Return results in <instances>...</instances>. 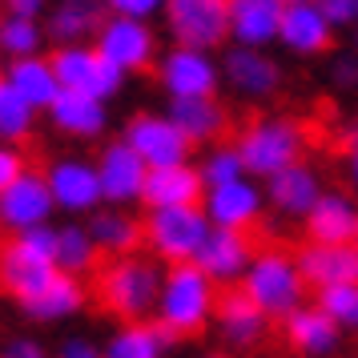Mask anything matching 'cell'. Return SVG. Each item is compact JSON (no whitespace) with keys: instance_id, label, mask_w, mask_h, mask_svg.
Segmentation results:
<instances>
[{"instance_id":"obj_9","label":"cell","mask_w":358,"mask_h":358,"mask_svg":"<svg viewBox=\"0 0 358 358\" xmlns=\"http://www.w3.org/2000/svg\"><path fill=\"white\" fill-rule=\"evenodd\" d=\"M157 85L165 89L169 101L181 97H217L222 85V61L206 49H189V45H173L169 52L157 57Z\"/></svg>"},{"instance_id":"obj_39","label":"cell","mask_w":358,"mask_h":358,"mask_svg":"<svg viewBox=\"0 0 358 358\" xmlns=\"http://www.w3.org/2000/svg\"><path fill=\"white\" fill-rule=\"evenodd\" d=\"M334 33H358V0H318Z\"/></svg>"},{"instance_id":"obj_7","label":"cell","mask_w":358,"mask_h":358,"mask_svg":"<svg viewBox=\"0 0 358 358\" xmlns=\"http://www.w3.org/2000/svg\"><path fill=\"white\" fill-rule=\"evenodd\" d=\"M52 69H57V81L61 89H73V93H89L97 101H113L121 97L125 89V73L105 57V52L85 41V45H57L49 52Z\"/></svg>"},{"instance_id":"obj_17","label":"cell","mask_w":358,"mask_h":358,"mask_svg":"<svg viewBox=\"0 0 358 358\" xmlns=\"http://www.w3.org/2000/svg\"><path fill=\"white\" fill-rule=\"evenodd\" d=\"M213 326L226 346L234 350H254L266 342V330H270V318L258 310V302L242 290V286H229L222 298H217V314H213Z\"/></svg>"},{"instance_id":"obj_32","label":"cell","mask_w":358,"mask_h":358,"mask_svg":"<svg viewBox=\"0 0 358 358\" xmlns=\"http://www.w3.org/2000/svg\"><path fill=\"white\" fill-rule=\"evenodd\" d=\"M169 342L173 338L149 318V322H121L101 350H105V358H165Z\"/></svg>"},{"instance_id":"obj_20","label":"cell","mask_w":358,"mask_h":358,"mask_svg":"<svg viewBox=\"0 0 358 358\" xmlns=\"http://www.w3.org/2000/svg\"><path fill=\"white\" fill-rule=\"evenodd\" d=\"M49 125L69 141H101L109 129V101H97L89 93L61 89V97L49 105Z\"/></svg>"},{"instance_id":"obj_46","label":"cell","mask_w":358,"mask_h":358,"mask_svg":"<svg viewBox=\"0 0 358 358\" xmlns=\"http://www.w3.org/2000/svg\"><path fill=\"white\" fill-rule=\"evenodd\" d=\"M0 81H4V57H0Z\"/></svg>"},{"instance_id":"obj_28","label":"cell","mask_w":358,"mask_h":358,"mask_svg":"<svg viewBox=\"0 0 358 358\" xmlns=\"http://www.w3.org/2000/svg\"><path fill=\"white\" fill-rule=\"evenodd\" d=\"M85 226H89V234H93L101 258L137 254V250L145 245V226H141V217H137L133 210H125V206H101Z\"/></svg>"},{"instance_id":"obj_36","label":"cell","mask_w":358,"mask_h":358,"mask_svg":"<svg viewBox=\"0 0 358 358\" xmlns=\"http://www.w3.org/2000/svg\"><path fill=\"white\" fill-rule=\"evenodd\" d=\"M197 173H201V185L206 189H217V185H226V181H238V178H250L245 173V162L242 153H238V145L234 141H217V145L206 149V157H201V165H197Z\"/></svg>"},{"instance_id":"obj_48","label":"cell","mask_w":358,"mask_h":358,"mask_svg":"<svg viewBox=\"0 0 358 358\" xmlns=\"http://www.w3.org/2000/svg\"><path fill=\"white\" fill-rule=\"evenodd\" d=\"M0 20H4V4H0Z\"/></svg>"},{"instance_id":"obj_44","label":"cell","mask_w":358,"mask_h":358,"mask_svg":"<svg viewBox=\"0 0 358 358\" xmlns=\"http://www.w3.org/2000/svg\"><path fill=\"white\" fill-rule=\"evenodd\" d=\"M8 17H29V20H41L45 13L52 8V0H0Z\"/></svg>"},{"instance_id":"obj_30","label":"cell","mask_w":358,"mask_h":358,"mask_svg":"<svg viewBox=\"0 0 358 358\" xmlns=\"http://www.w3.org/2000/svg\"><path fill=\"white\" fill-rule=\"evenodd\" d=\"M206 185L197 165H162V169H149L145 178V197L141 206L145 210H165V206H201Z\"/></svg>"},{"instance_id":"obj_21","label":"cell","mask_w":358,"mask_h":358,"mask_svg":"<svg viewBox=\"0 0 358 358\" xmlns=\"http://www.w3.org/2000/svg\"><path fill=\"white\" fill-rule=\"evenodd\" d=\"M254 254H258V250H254V242H250L245 229H213L194 262L217 282V286H242V278H245V270H250Z\"/></svg>"},{"instance_id":"obj_38","label":"cell","mask_w":358,"mask_h":358,"mask_svg":"<svg viewBox=\"0 0 358 358\" xmlns=\"http://www.w3.org/2000/svg\"><path fill=\"white\" fill-rule=\"evenodd\" d=\"M169 0H105L109 17H129V20H157L165 17Z\"/></svg>"},{"instance_id":"obj_5","label":"cell","mask_w":358,"mask_h":358,"mask_svg":"<svg viewBox=\"0 0 358 358\" xmlns=\"http://www.w3.org/2000/svg\"><path fill=\"white\" fill-rule=\"evenodd\" d=\"M57 270V226H36L24 234H8V242L0 245V290L13 294L17 302L33 298L45 290Z\"/></svg>"},{"instance_id":"obj_25","label":"cell","mask_w":358,"mask_h":358,"mask_svg":"<svg viewBox=\"0 0 358 358\" xmlns=\"http://www.w3.org/2000/svg\"><path fill=\"white\" fill-rule=\"evenodd\" d=\"M89 302V290H85L81 278L73 274H57L45 286V290H36L33 298H24L20 302V314L36 326H57V322H69V318H77Z\"/></svg>"},{"instance_id":"obj_14","label":"cell","mask_w":358,"mask_h":358,"mask_svg":"<svg viewBox=\"0 0 358 358\" xmlns=\"http://www.w3.org/2000/svg\"><path fill=\"white\" fill-rule=\"evenodd\" d=\"M57 201L45 181V169H24L4 194H0V229L4 234H24V229L49 226Z\"/></svg>"},{"instance_id":"obj_19","label":"cell","mask_w":358,"mask_h":358,"mask_svg":"<svg viewBox=\"0 0 358 358\" xmlns=\"http://www.w3.org/2000/svg\"><path fill=\"white\" fill-rule=\"evenodd\" d=\"M278 45L294 57H322L334 45V29L326 13L318 8V0H290L282 13V33Z\"/></svg>"},{"instance_id":"obj_22","label":"cell","mask_w":358,"mask_h":358,"mask_svg":"<svg viewBox=\"0 0 358 358\" xmlns=\"http://www.w3.org/2000/svg\"><path fill=\"white\" fill-rule=\"evenodd\" d=\"M282 334L298 358H330L342 346V326L322 306H310V302L282 322Z\"/></svg>"},{"instance_id":"obj_33","label":"cell","mask_w":358,"mask_h":358,"mask_svg":"<svg viewBox=\"0 0 358 358\" xmlns=\"http://www.w3.org/2000/svg\"><path fill=\"white\" fill-rule=\"evenodd\" d=\"M97 266H101V250L85 222L57 226V270L61 274L85 278V274H97Z\"/></svg>"},{"instance_id":"obj_31","label":"cell","mask_w":358,"mask_h":358,"mask_svg":"<svg viewBox=\"0 0 358 358\" xmlns=\"http://www.w3.org/2000/svg\"><path fill=\"white\" fill-rule=\"evenodd\" d=\"M4 81L13 85V89L33 105L36 113H49V105L61 97L57 69H52V61L45 57V52H41V57H20V61H8V65H4Z\"/></svg>"},{"instance_id":"obj_42","label":"cell","mask_w":358,"mask_h":358,"mask_svg":"<svg viewBox=\"0 0 358 358\" xmlns=\"http://www.w3.org/2000/svg\"><path fill=\"white\" fill-rule=\"evenodd\" d=\"M0 358H52L49 346L33 334H17V338H8L0 346Z\"/></svg>"},{"instance_id":"obj_16","label":"cell","mask_w":358,"mask_h":358,"mask_svg":"<svg viewBox=\"0 0 358 358\" xmlns=\"http://www.w3.org/2000/svg\"><path fill=\"white\" fill-rule=\"evenodd\" d=\"M201 206L210 213L213 229H245L250 234L266 213V185H258L254 178L226 181L217 189H206Z\"/></svg>"},{"instance_id":"obj_24","label":"cell","mask_w":358,"mask_h":358,"mask_svg":"<svg viewBox=\"0 0 358 358\" xmlns=\"http://www.w3.org/2000/svg\"><path fill=\"white\" fill-rule=\"evenodd\" d=\"M286 0H229V41L245 49H270L282 33Z\"/></svg>"},{"instance_id":"obj_35","label":"cell","mask_w":358,"mask_h":358,"mask_svg":"<svg viewBox=\"0 0 358 358\" xmlns=\"http://www.w3.org/2000/svg\"><path fill=\"white\" fill-rule=\"evenodd\" d=\"M45 49V29L41 20L29 17H8L0 20V57L4 61H20V57H41Z\"/></svg>"},{"instance_id":"obj_40","label":"cell","mask_w":358,"mask_h":358,"mask_svg":"<svg viewBox=\"0 0 358 358\" xmlns=\"http://www.w3.org/2000/svg\"><path fill=\"white\" fill-rule=\"evenodd\" d=\"M330 85L342 89V93L358 89V52H338V57L330 61Z\"/></svg>"},{"instance_id":"obj_4","label":"cell","mask_w":358,"mask_h":358,"mask_svg":"<svg viewBox=\"0 0 358 358\" xmlns=\"http://www.w3.org/2000/svg\"><path fill=\"white\" fill-rule=\"evenodd\" d=\"M242 290L258 302V310L270 322H286L294 310L306 306V278L298 270V254H286L278 245H266L254 254L250 270L242 278Z\"/></svg>"},{"instance_id":"obj_50","label":"cell","mask_w":358,"mask_h":358,"mask_svg":"<svg viewBox=\"0 0 358 358\" xmlns=\"http://www.w3.org/2000/svg\"><path fill=\"white\" fill-rule=\"evenodd\" d=\"M286 4H290V0H286Z\"/></svg>"},{"instance_id":"obj_45","label":"cell","mask_w":358,"mask_h":358,"mask_svg":"<svg viewBox=\"0 0 358 358\" xmlns=\"http://www.w3.org/2000/svg\"><path fill=\"white\" fill-rule=\"evenodd\" d=\"M346 173H350V185L358 189V129L346 133Z\"/></svg>"},{"instance_id":"obj_43","label":"cell","mask_w":358,"mask_h":358,"mask_svg":"<svg viewBox=\"0 0 358 358\" xmlns=\"http://www.w3.org/2000/svg\"><path fill=\"white\" fill-rule=\"evenodd\" d=\"M52 358H105V350H101L93 338L73 334V338H65L61 346H57V355H52Z\"/></svg>"},{"instance_id":"obj_29","label":"cell","mask_w":358,"mask_h":358,"mask_svg":"<svg viewBox=\"0 0 358 358\" xmlns=\"http://www.w3.org/2000/svg\"><path fill=\"white\" fill-rule=\"evenodd\" d=\"M165 113L173 117L178 125L194 145H217L229 129V109L222 105L217 97H181V101H169Z\"/></svg>"},{"instance_id":"obj_27","label":"cell","mask_w":358,"mask_h":358,"mask_svg":"<svg viewBox=\"0 0 358 358\" xmlns=\"http://www.w3.org/2000/svg\"><path fill=\"white\" fill-rule=\"evenodd\" d=\"M298 270L310 290H326L338 282H358V245H322L306 242L298 250Z\"/></svg>"},{"instance_id":"obj_37","label":"cell","mask_w":358,"mask_h":358,"mask_svg":"<svg viewBox=\"0 0 358 358\" xmlns=\"http://www.w3.org/2000/svg\"><path fill=\"white\" fill-rule=\"evenodd\" d=\"M342 330H358V282H338V286H326L318 290V302Z\"/></svg>"},{"instance_id":"obj_12","label":"cell","mask_w":358,"mask_h":358,"mask_svg":"<svg viewBox=\"0 0 358 358\" xmlns=\"http://www.w3.org/2000/svg\"><path fill=\"white\" fill-rule=\"evenodd\" d=\"M93 45H97L125 77L153 69L157 57H162V45H157L153 24H149V20H129V17H105V24H101L97 36H93Z\"/></svg>"},{"instance_id":"obj_13","label":"cell","mask_w":358,"mask_h":358,"mask_svg":"<svg viewBox=\"0 0 358 358\" xmlns=\"http://www.w3.org/2000/svg\"><path fill=\"white\" fill-rule=\"evenodd\" d=\"M222 85H226L238 101H270V97L282 93L286 73L278 65V57H270V49L234 45V49L222 57Z\"/></svg>"},{"instance_id":"obj_49","label":"cell","mask_w":358,"mask_h":358,"mask_svg":"<svg viewBox=\"0 0 358 358\" xmlns=\"http://www.w3.org/2000/svg\"><path fill=\"white\" fill-rule=\"evenodd\" d=\"M355 245H358V238H355Z\"/></svg>"},{"instance_id":"obj_11","label":"cell","mask_w":358,"mask_h":358,"mask_svg":"<svg viewBox=\"0 0 358 358\" xmlns=\"http://www.w3.org/2000/svg\"><path fill=\"white\" fill-rule=\"evenodd\" d=\"M149 169H162V165H185L189 153H194V141L173 125V117L157 113V109H141L125 121V133H121Z\"/></svg>"},{"instance_id":"obj_26","label":"cell","mask_w":358,"mask_h":358,"mask_svg":"<svg viewBox=\"0 0 358 358\" xmlns=\"http://www.w3.org/2000/svg\"><path fill=\"white\" fill-rule=\"evenodd\" d=\"M105 17V0H52V8L45 13V36L52 45H85L97 36Z\"/></svg>"},{"instance_id":"obj_6","label":"cell","mask_w":358,"mask_h":358,"mask_svg":"<svg viewBox=\"0 0 358 358\" xmlns=\"http://www.w3.org/2000/svg\"><path fill=\"white\" fill-rule=\"evenodd\" d=\"M145 226V250L165 266L178 262H194L201 254L206 238L213 234V222L206 206H165V210H149L141 217Z\"/></svg>"},{"instance_id":"obj_47","label":"cell","mask_w":358,"mask_h":358,"mask_svg":"<svg viewBox=\"0 0 358 358\" xmlns=\"http://www.w3.org/2000/svg\"><path fill=\"white\" fill-rule=\"evenodd\" d=\"M201 358H229V355H201Z\"/></svg>"},{"instance_id":"obj_8","label":"cell","mask_w":358,"mask_h":358,"mask_svg":"<svg viewBox=\"0 0 358 358\" xmlns=\"http://www.w3.org/2000/svg\"><path fill=\"white\" fill-rule=\"evenodd\" d=\"M45 181H49V189H52L57 213H69L73 222H89V217L105 206L97 162H89L81 153L52 157V162L45 165Z\"/></svg>"},{"instance_id":"obj_1","label":"cell","mask_w":358,"mask_h":358,"mask_svg":"<svg viewBox=\"0 0 358 358\" xmlns=\"http://www.w3.org/2000/svg\"><path fill=\"white\" fill-rule=\"evenodd\" d=\"M165 282V262L153 254H121V258H105L93 274V294L105 314H113L121 322H149L157 314V298H162Z\"/></svg>"},{"instance_id":"obj_34","label":"cell","mask_w":358,"mask_h":358,"mask_svg":"<svg viewBox=\"0 0 358 358\" xmlns=\"http://www.w3.org/2000/svg\"><path fill=\"white\" fill-rule=\"evenodd\" d=\"M33 133H36V109L8 81H0V141L4 145H24Z\"/></svg>"},{"instance_id":"obj_10","label":"cell","mask_w":358,"mask_h":358,"mask_svg":"<svg viewBox=\"0 0 358 358\" xmlns=\"http://www.w3.org/2000/svg\"><path fill=\"white\" fill-rule=\"evenodd\" d=\"M162 20L173 45L213 52L229 41V0H169Z\"/></svg>"},{"instance_id":"obj_3","label":"cell","mask_w":358,"mask_h":358,"mask_svg":"<svg viewBox=\"0 0 358 358\" xmlns=\"http://www.w3.org/2000/svg\"><path fill=\"white\" fill-rule=\"evenodd\" d=\"M238 153L245 162V173L258 181H270L274 173L302 162L306 149V125L290 113H262L238 129Z\"/></svg>"},{"instance_id":"obj_23","label":"cell","mask_w":358,"mask_h":358,"mask_svg":"<svg viewBox=\"0 0 358 358\" xmlns=\"http://www.w3.org/2000/svg\"><path fill=\"white\" fill-rule=\"evenodd\" d=\"M306 238L322 245H355L358 238V201L346 189H326L318 206L306 213Z\"/></svg>"},{"instance_id":"obj_18","label":"cell","mask_w":358,"mask_h":358,"mask_svg":"<svg viewBox=\"0 0 358 358\" xmlns=\"http://www.w3.org/2000/svg\"><path fill=\"white\" fill-rule=\"evenodd\" d=\"M322 194H326L322 178L306 162L290 165V169H282V173H274V178L266 181V206L278 217H286V222H306V213L318 206Z\"/></svg>"},{"instance_id":"obj_15","label":"cell","mask_w":358,"mask_h":358,"mask_svg":"<svg viewBox=\"0 0 358 358\" xmlns=\"http://www.w3.org/2000/svg\"><path fill=\"white\" fill-rule=\"evenodd\" d=\"M97 173H101V189H105V206H137L145 197V178L149 165L141 162V153L117 137L97 153Z\"/></svg>"},{"instance_id":"obj_2","label":"cell","mask_w":358,"mask_h":358,"mask_svg":"<svg viewBox=\"0 0 358 358\" xmlns=\"http://www.w3.org/2000/svg\"><path fill=\"white\" fill-rule=\"evenodd\" d=\"M217 282H213L197 262H178L165 266V282H162V298H157V314L153 322L162 326L169 338H194L217 314Z\"/></svg>"},{"instance_id":"obj_41","label":"cell","mask_w":358,"mask_h":358,"mask_svg":"<svg viewBox=\"0 0 358 358\" xmlns=\"http://www.w3.org/2000/svg\"><path fill=\"white\" fill-rule=\"evenodd\" d=\"M24 169H29L24 149H20V145H4V141H0V194H4V189L24 173Z\"/></svg>"}]
</instances>
